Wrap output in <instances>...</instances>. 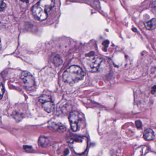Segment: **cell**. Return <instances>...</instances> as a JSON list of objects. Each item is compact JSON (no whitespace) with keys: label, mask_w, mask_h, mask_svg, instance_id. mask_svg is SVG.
Masks as SVG:
<instances>
[{"label":"cell","mask_w":156,"mask_h":156,"mask_svg":"<svg viewBox=\"0 0 156 156\" xmlns=\"http://www.w3.org/2000/svg\"><path fill=\"white\" fill-rule=\"evenodd\" d=\"M20 77L28 89H32L35 86V82L34 77L29 72L26 71L23 72L21 75Z\"/></svg>","instance_id":"obj_5"},{"label":"cell","mask_w":156,"mask_h":156,"mask_svg":"<svg viewBox=\"0 0 156 156\" xmlns=\"http://www.w3.org/2000/svg\"><path fill=\"white\" fill-rule=\"evenodd\" d=\"M7 7V5L4 2V0H0V12L3 11Z\"/></svg>","instance_id":"obj_12"},{"label":"cell","mask_w":156,"mask_h":156,"mask_svg":"<svg viewBox=\"0 0 156 156\" xmlns=\"http://www.w3.org/2000/svg\"><path fill=\"white\" fill-rule=\"evenodd\" d=\"M50 143V140L44 136H41L39 138V144L40 146L42 147H46Z\"/></svg>","instance_id":"obj_10"},{"label":"cell","mask_w":156,"mask_h":156,"mask_svg":"<svg viewBox=\"0 0 156 156\" xmlns=\"http://www.w3.org/2000/svg\"><path fill=\"white\" fill-rule=\"evenodd\" d=\"M62 63V60L59 55H56L53 59V63L55 66H58L61 65Z\"/></svg>","instance_id":"obj_11"},{"label":"cell","mask_w":156,"mask_h":156,"mask_svg":"<svg viewBox=\"0 0 156 156\" xmlns=\"http://www.w3.org/2000/svg\"><path fill=\"white\" fill-rule=\"evenodd\" d=\"M84 73L82 68L77 66H72L68 68L63 75V79L66 83L74 84L82 80Z\"/></svg>","instance_id":"obj_2"},{"label":"cell","mask_w":156,"mask_h":156,"mask_svg":"<svg viewBox=\"0 0 156 156\" xmlns=\"http://www.w3.org/2000/svg\"><path fill=\"white\" fill-rule=\"evenodd\" d=\"M155 93H156V86H154L151 89V93L152 94H154Z\"/></svg>","instance_id":"obj_16"},{"label":"cell","mask_w":156,"mask_h":156,"mask_svg":"<svg viewBox=\"0 0 156 156\" xmlns=\"http://www.w3.org/2000/svg\"><path fill=\"white\" fill-rule=\"evenodd\" d=\"M143 136L147 140H152L155 137V134L152 129L149 128L147 129L144 131Z\"/></svg>","instance_id":"obj_8"},{"label":"cell","mask_w":156,"mask_h":156,"mask_svg":"<svg viewBox=\"0 0 156 156\" xmlns=\"http://www.w3.org/2000/svg\"><path fill=\"white\" fill-rule=\"evenodd\" d=\"M136 125L138 129H140L142 126V124L140 120H137L136 122Z\"/></svg>","instance_id":"obj_14"},{"label":"cell","mask_w":156,"mask_h":156,"mask_svg":"<svg viewBox=\"0 0 156 156\" xmlns=\"http://www.w3.org/2000/svg\"><path fill=\"white\" fill-rule=\"evenodd\" d=\"M2 48V44H1V40L0 39V51L1 50Z\"/></svg>","instance_id":"obj_17"},{"label":"cell","mask_w":156,"mask_h":156,"mask_svg":"<svg viewBox=\"0 0 156 156\" xmlns=\"http://www.w3.org/2000/svg\"><path fill=\"white\" fill-rule=\"evenodd\" d=\"M79 114L76 111H73L69 115V119L71 129L73 131H77L78 128V123L79 121Z\"/></svg>","instance_id":"obj_6"},{"label":"cell","mask_w":156,"mask_h":156,"mask_svg":"<svg viewBox=\"0 0 156 156\" xmlns=\"http://www.w3.org/2000/svg\"><path fill=\"white\" fill-rule=\"evenodd\" d=\"M68 143L75 153L81 155L84 153L87 147L88 140L85 136H73L68 139Z\"/></svg>","instance_id":"obj_3"},{"label":"cell","mask_w":156,"mask_h":156,"mask_svg":"<svg viewBox=\"0 0 156 156\" xmlns=\"http://www.w3.org/2000/svg\"><path fill=\"white\" fill-rule=\"evenodd\" d=\"M4 93V88L3 84L0 83V99L2 98Z\"/></svg>","instance_id":"obj_13"},{"label":"cell","mask_w":156,"mask_h":156,"mask_svg":"<svg viewBox=\"0 0 156 156\" xmlns=\"http://www.w3.org/2000/svg\"><path fill=\"white\" fill-rule=\"evenodd\" d=\"M55 4L54 0H40L33 7V15L38 20H44L48 17L49 12L54 7Z\"/></svg>","instance_id":"obj_1"},{"label":"cell","mask_w":156,"mask_h":156,"mask_svg":"<svg viewBox=\"0 0 156 156\" xmlns=\"http://www.w3.org/2000/svg\"><path fill=\"white\" fill-rule=\"evenodd\" d=\"M145 28L149 30H152L156 28V21L155 18L147 22L144 23Z\"/></svg>","instance_id":"obj_9"},{"label":"cell","mask_w":156,"mask_h":156,"mask_svg":"<svg viewBox=\"0 0 156 156\" xmlns=\"http://www.w3.org/2000/svg\"><path fill=\"white\" fill-rule=\"evenodd\" d=\"M23 148H24V149L25 150V151H30L32 149V147L29 146H24V147H23Z\"/></svg>","instance_id":"obj_15"},{"label":"cell","mask_w":156,"mask_h":156,"mask_svg":"<svg viewBox=\"0 0 156 156\" xmlns=\"http://www.w3.org/2000/svg\"><path fill=\"white\" fill-rule=\"evenodd\" d=\"M103 60L97 56H90L86 57L83 61L84 66L88 72L95 73L100 68Z\"/></svg>","instance_id":"obj_4"},{"label":"cell","mask_w":156,"mask_h":156,"mask_svg":"<svg viewBox=\"0 0 156 156\" xmlns=\"http://www.w3.org/2000/svg\"><path fill=\"white\" fill-rule=\"evenodd\" d=\"M43 108L47 113H51L54 110L55 105L51 98L45 100L42 103Z\"/></svg>","instance_id":"obj_7"}]
</instances>
